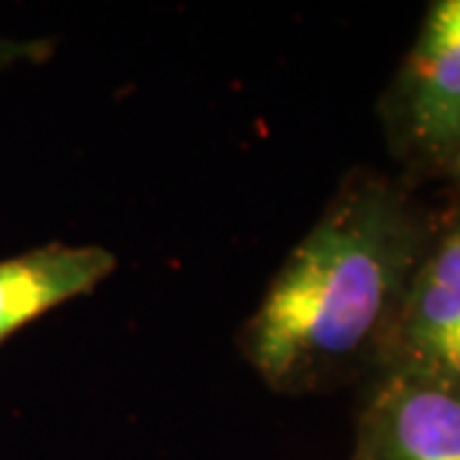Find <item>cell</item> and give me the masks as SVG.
Masks as SVG:
<instances>
[{"label":"cell","mask_w":460,"mask_h":460,"mask_svg":"<svg viewBox=\"0 0 460 460\" xmlns=\"http://www.w3.org/2000/svg\"><path fill=\"white\" fill-rule=\"evenodd\" d=\"M378 118L402 180L447 181L460 159V0L429 3Z\"/></svg>","instance_id":"obj_2"},{"label":"cell","mask_w":460,"mask_h":460,"mask_svg":"<svg viewBox=\"0 0 460 460\" xmlns=\"http://www.w3.org/2000/svg\"><path fill=\"white\" fill-rule=\"evenodd\" d=\"M57 44L54 39H18V36H0V72L13 66L44 65L54 57Z\"/></svg>","instance_id":"obj_6"},{"label":"cell","mask_w":460,"mask_h":460,"mask_svg":"<svg viewBox=\"0 0 460 460\" xmlns=\"http://www.w3.org/2000/svg\"><path fill=\"white\" fill-rule=\"evenodd\" d=\"M447 190H453V192H460V159L458 164L453 166V172H450V177H447Z\"/></svg>","instance_id":"obj_7"},{"label":"cell","mask_w":460,"mask_h":460,"mask_svg":"<svg viewBox=\"0 0 460 460\" xmlns=\"http://www.w3.org/2000/svg\"><path fill=\"white\" fill-rule=\"evenodd\" d=\"M115 269L118 256L102 246L47 243L0 259V345L51 310L95 292Z\"/></svg>","instance_id":"obj_5"},{"label":"cell","mask_w":460,"mask_h":460,"mask_svg":"<svg viewBox=\"0 0 460 460\" xmlns=\"http://www.w3.org/2000/svg\"><path fill=\"white\" fill-rule=\"evenodd\" d=\"M432 223L407 180L348 172L238 332L263 384L302 396L374 376Z\"/></svg>","instance_id":"obj_1"},{"label":"cell","mask_w":460,"mask_h":460,"mask_svg":"<svg viewBox=\"0 0 460 460\" xmlns=\"http://www.w3.org/2000/svg\"><path fill=\"white\" fill-rule=\"evenodd\" d=\"M376 374L460 386V192L450 190L447 202L435 210L429 243Z\"/></svg>","instance_id":"obj_3"},{"label":"cell","mask_w":460,"mask_h":460,"mask_svg":"<svg viewBox=\"0 0 460 460\" xmlns=\"http://www.w3.org/2000/svg\"><path fill=\"white\" fill-rule=\"evenodd\" d=\"M348 460H460V386L410 374L371 376Z\"/></svg>","instance_id":"obj_4"}]
</instances>
